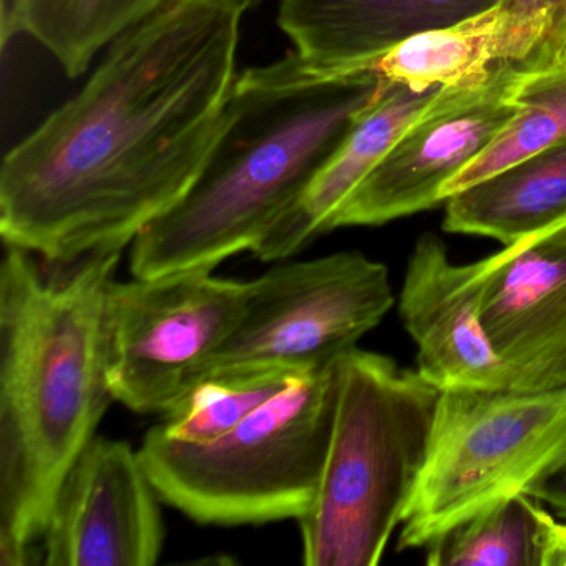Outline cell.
Masks as SVG:
<instances>
[{
	"instance_id": "1",
	"label": "cell",
	"mask_w": 566,
	"mask_h": 566,
	"mask_svg": "<svg viewBox=\"0 0 566 566\" xmlns=\"http://www.w3.org/2000/svg\"><path fill=\"white\" fill-rule=\"evenodd\" d=\"M240 0H170L0 168L2 243L48 263L124 253L193 185L237 81Z\"/></svg>"
},
{
	"instance_id": "2",
	"label": "cell",
	"mask_w": 566,
	"mask_h": 566,
	"mask_svg": "<svg viewBox=\"0 0 566 566\" xmlns=\"http://www.w3.org/2000/svg\"><path fill=\"white\" fill-rule=\"evenodd\" d=\"M122 253L0 263V565L42 563L55 493L115 402L108 291Z\"/></svg>"
},
{
	"instance_id": "3",
	"label": "cell",
	"mask_w": 566,
	"mask_h": 566,
	"mask_svg": "<svg viewBox=\"0 0 566 566\" xmlns=\"http://www.w3.org/2000/svg\"><path fill=\"white\" fill-rule=\"evenodd\" d=\"M387 81L296 52L238 72L220 134L193 185L130 247L132 276L210 270L253 251L296 207Z\"/></svg>"
},
{
	"instance_id": "4",
	"label": "cell",
	"mask_w": 566,
	"mask_h": 566,
	"mask_svg": "<svg viewBox=\"0 0 566 566\" xmlns=\"http://www.w3.org/2000/svg\"><path fill=\"white\" fill-rule=\"evenodd\" d=\"M440 390L382 354L339 359L333 436L319 490L297 520L307 566L382 559L426 460Z\"/></svg>"
},
{
	"instance_id": "5",
	"label": "cell",
	"mask_w": 566,
	"mask_h": 566,
	"mask_svg": "<svg viewBox=\"0 0 566 566\" xmlns=\"http://www.w3.org/2000/svg\"><path fill=\"white\" fill-rule=\"evenodd\" d=\"M339 359L300 374L240 426L205 446L157 427L140 457L164 503L201 525L300 520L313 505L333 436Z\"/></svg>"
},
{
	"instance_id": "6",
	"label": "cell",
	"mask_w": 566,
	"mask_h": 566,
	"mask_svg": "<svg viewBox=\"0 0 566 566\" xmlns=\"http://www.w3.org/2000/svg\"><path fill=\"white\" fill-rule=\"evenodd\" d=\"M566 462V389L440 390L397 549L426 548L473 516L528 495Z\"/></svg>"
},
{
	"instance_id": "7",
	"label": "cell",
	"mask_w": 566,
	"mask_h": 566,
	"mask_svg": "<svg viewBox=\"0 0 566 566\" xmlns=\"http://www.w3.org/2000/svg\"><path fill=\"white\" fill-rule=\"evenodd\" d=\"M394 303L389 271L359 251L280 261L248 283L237 327L198 380L251 370L304 374L329 366L356 349Z\"/></svg>"
},
{
	"instance_id": "8",
	"label": "cell",
	"mask_w": 566,
	"mask_h": 566,
	"mask_svg": "<svg viewBox=\"0 0 566 566\" xmlns=\"http://www.w3.org/2000/svg\"><path fill=\"white\" fill-rule=\"evenodd\" d=\"M247 300L248 283L210 270L115 280L107 304L115 402L137 413L174 409L233 333Z\"/></svg>"
},
{
	"instance_id": "9",
	"label": "cell",
	"mask_w": 566,
	"mask_h": 566,
	"mask_svg": "<svg viewBox=\"0 0 566 566\" xmlns=\"http://www.w3.org/2000/svg\"><path fill=\"white\" fill-rule=\"evenodd\" d=\"M522 75L513 65L496 64L482 82L442 88L337 208L327 233L379 227L446 203L447 185L515 115Z\"/></svg>"
},
{
	"instance_id": "10",
	"label": "cell",
	"mask_w": 566,
	"mask_h": 566,
	"mask_svg": "<svg viewBox=\"0 0 566 566\" xmlns=\"http://www.w3.org/2000/svg\"><path fill=\"white\" fill-rule=\"evenodd\" d=\"M161 496L140 450L95 436L65 473L44 533L48 566H154L164 552Z\"/></svg>"
},
{
	"instance_id": "11",
	"label": "cell",
	"mask_w": 566,
	"mask_h": 566,
	"mask_svg": "<svg viewBox=\"0 0 566 566\" xmlns=\"http://www.w3.org/2000/svg\"><path fill=\"white\" fill-rule=\"evenodd\" d=\"M482 321L510 389H566V220L482 260Z\"/></svg>"
},
{
	"instance_id": "12",
	"label": "cell",
	"mask_w": 566,
	"mask_h": 566,
	"mask_svg": "<svg viewBox=\"0 0 566 566\" xmlns=\"http://www.w3.org/2000/svg\"><path fill=\"white\" fill-rule=\"evenodd\" d=\"M482 260L460 264L443 241L422 234L407 260L399 314L417 370L439 390L510 389L482 321Z\"/></svg>"
},
{
	"instance_id": "13",
	"label": "cell",
	"mask_w": 566,
	"mask_h": 566,
	"mask_svg": "<svg viewBox=\"0 0 566 566\" xmlns=\"http://www.w3.org/2000/svg\"><path fill=\"white\" fill-rule=\"evenodd\" d=\"M496 0H276L294 52L343 74L370 71L413 35L489 11Z\"/></svg>"
},
{
	"instance_id": "14",
	"label": "cell",
	"mask_w": 566,
	"mask_h": 566,
	"mask_svg": "<svg viewBox=\"0 0 566 566\" xmlns=\"http://www.w3.org/2000/svg\"><path fill=\"white\" fill-rule=\"evenodd\" d=\"M442 88H419L387 81L379 101L356 122L296 207L251 253L264 263L290 260L327 233L337 208L386 157L400 135L429 107Z\"/></svg>"
},
{
	"instance_id": "15",
	"label": "cell",
	"mask_w": 566,
	"mask_h": 566,
	"mask_svg": "<svg viewBox=\"0 0 566 566\" xmlns=\"http://www.w3.org/2000/svg\"><path fill=\"white\" fill-rule=\"evenodd\" d=\"M565 220L566 140L450 195L442 227L506 247Z\"/></svg>"
},
{
	"instance_id": "16",
	"label": "cell",
	"mask_w": 566,
	"mask_h": 566,
	"mask_svg": "<svg viewBox=\"0 0 566 566\" xmlns=\"http://www.w3.org/2000/svg\"><path fill=\"white\" fill-rule=\"evenodd\" d=\"M170 0H11L4 11V44L24 32L78 77L115 39L140 24Z\"/></svg>"
},
{
	"instance_id": "17",
	"label": "cell",
	"mask_w": 566,
	"mask_h": 566,
	"mask_svg": "<svg viewBox=\"0 0 566 566\" xmlns=\"http://www.w3.org/2000/svg\"><path fill=\"white\" fill-rule=\"evenodd\" d=\"M495 22L489 11L446 28L413 35L387 52L374 71L394 84L419 91L462 87L492 74Z\"/></svg>"
},
{
	"instance_id": "18",
	"label": "cell",
	"mask_w": 566,
	"mask_h": 566,
	"mask_svg": "<svg viewBox=\"0 0 566 566\" xmlns=\"http://www.w3.org/2000/svg\"><path fill=\"white\" fill-rule=\"evenodd\" d=\"M565 140L566 57L539 71L523 72L512 120L447 185L443 198Z\"/></svg>"
},
{
	"instance_id": "19",
	"label": "cell",
	"mask_w": 566,
	"mask_h": 566,
	"mask_svg": "<svg viewBox=\"0 0 566 566\" xmlns=\"http://www.w3.org/2000/svg\"><path fill=\"white\" fill-rule=\"evenodd\" d=\"M296 376L300 374L271 369L205 377L155 427L177 442H214L286 389Z\"/></svg>"
},
{
	"instance_id": "20",
	"label": "cell",
	"mask_w": 566,
	"mask_h": 566,
	"mask_svg": "<svg viewBox=\"0 0 566 566\" xmlns=\"http://www.w3.org/2000/svg\"><path fill=\"white\" fill-rule=\"evenodd\" d=\"M538 500L500 503L426 546L430 566H539Z\"/></svg>"
},
{
	"instance_id": "21",
	"label": "cell",
	"mask_w": 566,
	"mask_h": 566,
	"mask_svg": "<svg viewBox=\"0 0 566 566\" xmlns=\"http://www.w3.org/2000/svg\"><path fill=\"white\" fill-rule=\"evenodd\" d=\"M495 57L522 72L566 57V0H496Z\"/></svg>"
},
{
	"instance_id": "22",
	"label": "cell",
	"mask_w": 566,
	"mask_h": 566,
	"mask_svg": "<svg viewBox=\"0 0 566 566\" xmlns=\"http://www.w3.org/2000/svg\"><path fill=\"white\" fill-rule=\"evenodd\" d=\"M539 525V566H566V520H558L543 506L536 505Z\"/></svg>"
},
{
	"instance_id": "23",
	"label": "cell",
	"mask_w": 566,
	"mask_h": 566,
	"mask_svg": "<svg viewBox=\"0 0 566 566\" xmlns=\"http://www.w3.org/2000/svg\"><path fill=\"white\" fill-rule=\"evenodd\" d=\"M530 496L552 506L558 518L566 520V462L535 486Z\"/></svg>"
},
{
	"instance_id": "24",
	"label": "cell",
	"mask_w": 566,
	"mask_h": 566,
	"mask_svg": "<svg viewBox=\"0 0 566 566\" xmlns=\"http://www.w3.org/2000/svg\"><path fill=\"white\" fill-rule=\"evenodd\" d=\"M241 4L244 6L247 9L254 8V6L260 4V2H263V0H240Z\"/></svg>"
}]
</instances>
